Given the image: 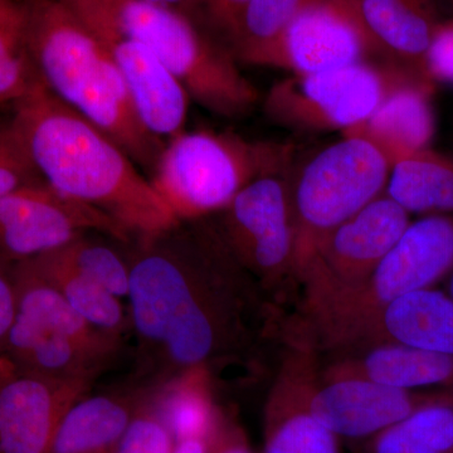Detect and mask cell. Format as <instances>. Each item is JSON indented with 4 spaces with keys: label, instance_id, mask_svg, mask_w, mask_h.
<instances>
[{
    "label": "cell",
    "instance_id": "14",
    "mask_svg": "<svg viewBox=\"0 0 453 453\" xmlns=\"http://www.w3.org/2000/svg\"><path fill=\"white\" fill-rule=\"evenodd\" d=\"M436 403L453 404V393L396 388L366 378H323L320 374L310 396L316 418L354 446L419 408Z\"/></svg>",
    "mask_w": 453,
    "mask_h": 453
},
{
    "label": "cell",
    "instance_id": "30",
    "mask_svg": "<svg viewBox=\"0 0 453 453\" xmlns=\"http://www.w3.org/2000/svg\"><path fill=\"white\" fill-rule=\"evenodd\" d=\"M428 79L437 82L453 83V17L438 27L426 57Z\"/></svg>",
    "mask_w": 453,
    "mask_h": 453
},
{
    "label": "cell",
    "instance_id": "3",
    "mask_svg": "<svg viewBox=\"0 0 453 453\" xmlns=\"http://www.w3.org/2000/svg\"><path fill=\"white\" fill-rule=\"evenodd\" d=\"M27 50L46 88L153 173L165 142L149 133L105 47L62 0H25Z\"/></svg>",
    "mask_w": 453,
    "mask_h": 453
},
{
    "label": "cell",
    "instance_id": "23",
    "mask_svg": "<svg viewBox=\"0 0 453 453\" xmlns=\"http://www.w3.org/2000/svg\"><path fill=\"white\" fill-rule=\"evenodd\" d=\"M356 453H453V404L419 408L357 445Z\"/></svg>",
    "mask_w": 453,
    "mask_h": 453
},
{
    "label": "cell",
    "instance_id": "27",
    "mask_svg": "<svg viewBox=\"0 0 453 453\" xmlns=\"http://www.w3.org/2000/svg\"><path fill=\"white\" fill-rule=\"evenodd\" d=\"M53 253L65 266L103 286L119 299L129 295V265L107 244L94 242L83 235Z\"/></svg>",
    "mask_w": 453,
    "mask_h": 453
},
{
    "label": "cell",
    "instance_id": "13",
    "mask_svg": "<svg viewBox=\"0 0 453 453\" xmlns=\"http://www.w3.org/2000/svg\"><path fill=\"white\" fill-rule=\"evenodd\" d=\"M366 61L386 62L354 0H305L275 43L250 65L303 74Z\"/></svg>",
    "mask_w": 453,
    "mask_h": 453
},
{
    "label": "cell",
    "instance_id": "35",
    "mask_svg": "<svg viewBox=\"0 0 453 453\" xmlns=\"http://www.w3.org/2000/svg\"><path fill=\"white\" fill-rule=\"evenodd\" d=\"M148 2L154 3V4L164 5V7L177 9L184 4H190L192 0H148Z\"/></svg>",
    "mask_w": 453,
    "mask_h": 453
},
{
    "label": "cell",
    "instance_id": "32",
    "mask_svg": "<svg viewBox=\"0 0 453 453\" xmlns=\"http://www.w3.org/2000/svg\"><path fill=\"white\" fill-rule=\"evenodd\" d=\"M16 312L17 295L13 276L0 268V353H4L5 342Z\"/></svg>",
    "mask_w": 453,
    "mask_h": 453
},
{
    "label": "cell",
    "instance_id": "20",
    "mask_svg": "<svg viewBox=\"0 0 453 453\" xmlns=\"http://www.w3.org/2000/svg\"><path fill=\"white\" fill-rule=\"evenodd\" d=\"M140 404L116 395L77 399L62 417L50 453H113Z\"/></svg>",
    "mask_w": 453,
    "mask_h": 453
},
{
    "label": "cell",
    "instance_id": "37",
    "mask_svg": "<svg viewBox=\"0 0 453 453\" xmlns=\"http://www.w3.org/2000/svg\"><path fill=\"white\" fill-rule=\"evenodd\" d=\"M445 2L447 3V4L449 5V7L452 8L453 11V0H445Z\"/></svg>",
    "mask_w": 453,
    "mask_h": 453
},
{
    "label": "cell",
    "instance_id": "16",
    "mask_svg": "<svg viewBox=\"0 0 453 453\" xmlns=\"http://www.w3.org/2000/svg\"><path fill=\"white\" fill-rule=\"evenodd\" d=\"M354 3L381 58L432 82L426 71V57L434 33L445 20L441 17L438 0Z\"/></svg>",
    "mask_w": 453,
    "mask_h": 453
},
{
    "label": "cell",
    "instance_id": "12",
    "mask_svg": "<svg viewBox=\"0 0 453 453\" xmlns=\"http://www.w3.org/2000/svg\"><path fill=\"white\" fill-rule=\"evenodd\" d=\"M88 232L127 242L129 235L103 211L62 195L44 181L0 199V257L25 262L64 249Z\"/></svg>",
    "mask_w": 453,
    "mask_h": 453
},
{
    "label": "cell",
    "instance_id": "10",
    "mask_svg": "<svg viewBox=\"0 0 453 453\" xmlns=\"http://www.w3.org/2000/svg\"><path fill=\"white\" fill-rule=\"evenodd\" d=\"M410 216L384 193L330 232L301 271L303 314L365 285L410 226Z\"/></svg>",
    "mask_w": 453,
    "mask_h": 453
},
{
    "label": "cell",
    "instance_id": "15",
    "mask_svg": "<svg viewBox=\"0 0 453 453\" xmlns=\"http://www.w3.org/2000/svg\"><path fill=\"white\" fill-rule=\"evenodd\" d=\"M88 383L41 377L0 362V453H50L62 417Z\"/></svg>",
    "mask_w": 453,
    "mask_h": 453
},
{
    "label": "cell",
    "instance_id": "9",
    "mask_svg": "<svg viewBox=\"0 0 453 453\" xmlns=\"http://www.w3.org/2000/svg\"><path fill=\"white\" fill-rule=\"evenodd\" d=\"M223 240L268 297L282 299L299 286L296 226L288 172L265 175L217 213Z\"/></svg>",
    "mask_w": 453,
    "mask_h": 453
},
{
    "label": "cell",
    "instance_id": "28",
    "mask_svg": "<svg viewBox=\"0 0 453 453\" xmlns=\"http://www.w3.org/2000/svg\"><path fill=\"white\" fill-rule=\"evenodd\" d=\"M175 441L151 405H140L113 453H173Z\"/></svg>",
    "mask_w": 453,
    "mask_h": 453
},
{
    "label": "cell",
    "instance_id": "7",
    "mask_svg": "<svg viewBox=\"0 0 453 453\" xmlns=\"http://www.w3.org/2000/svg\"><path fill=\"white\" fill-rule=\"evenodd\" d=\"M390 169L392 163L377 146L342 134L290 174L297 281L324 238L386 193Z\"/></svg>",
    "mask_w": 453,
    "mask_h": 453
},
{
    "label": "cell",
    "instance_id": "26",
    "mask_svg": "<svg viewBox=\"0 0 453 453\" xmlns=\"http://www.w3.org/2000/svg\"><path fill=\"white\" fill-rule=\"evenodd\" d=\"M305 0H249L226 40L238 62L250 65L275 43Z\"/></svg>",
    "mask_w": 453,
    "mask_h": 453
},
{
    "label": "cell",
    "instance_id": "25",
    "mask_svg": "<svg viewBox=\"0 0 453 453\" xmlns=\"http://www.w3.org/2000/svg\"><path fill=\"white\" fill-rule=\"evenodd\" d=\"M26 37L25 0H0V106L25 96L37 77Z\"/></svg>",
    "mask_w": 453,
    "mask_h": 453
},
{
    "label": "cell",
    "instance_id": "36",
    "mask_svg": "<svg viewBox=\"0 0 453 453\" xmlns=\"http://www.w3.org/2000/svg\"><path fill=\"white\" fill-rule=\"evenodd\" d=\"M447 288H449V292H447V294H449V296H451V299L453 300V270L451 271V273H449Z\"/></svg>",
    "mask_w": 453,
    "mask_h": 453
},
{
    "label": "cell",
    "instance_id": "1",
    "mask_svg": "<svg viewBox=\"0 0 453 453\" xmlns=\"http://www.w3.org/2000/svg\"><path fill=\"white\" fill-rule=\"evenodd\" d=\"M130 258L131 319L172 378L255 359L276 338L267 295L234 257L216 220H186L138 240Z\"/></svg>",
    "mask_w": 453,
    "mask_h": 453
},
{
    "label": "cell",
    "instance_id": "6",
    "mask_svg": "<svg viewBox=\"0 0 453 453\" xmlns=\"http://www.w3.org/2000/svg\"><path fill=\"white\" fill-rule=\"evenodd\" d=\"M453 270V213L411 222L371 279L301 318L320 354L353 347L363 330L398 297L434 288Z\"/></svg>",
    "mask_w": 453,
    "mask_h": 453
},
{
    "label": "cell",
    "instance_id": "22",
    "mask_svg": "<svg viewBox=\"0 0 453 453\" xmlns=\"http://www.w3.org/2000/svg\"><path fill=\"white\" fill-rule=\"evenodd\" d=\"M211 374L193 369L175 375L151 403L175 443L186 440L211 441L223 417L211 396Z\"/></svg>",
    "mask_w": 453,
    "mask_h": 453
},
{
    "label": "cell",
    "instance_id": "31",
    "mask_svg": "<svg viewBox=\"0 0 453 453\" xmlns=\"http://www.w3.org/2000/svg\"><path fill=\"white\" fill-rule=\"evenodd\" d=\"M247 2L249 0H192L190 4L203 9L211 25L222 33L226 43Z\"/></svg>",
    "mask_w": 453,
    "mask_h": 453
},
{
    "label": "cell",
    "instance_id": "24",
    "mask_svg": "<svg viewBox=\"0 0 453 453\" xmlns=\"http://www.w3.org/2000/svg\"><path fill=\"white\" fill-rule=\"evenodd\" d=\"M25 262L38 275L52 283L92 326L111 336L120 332L124 325V310L119 297L111 292L74 273L53 252Z\"/></svg>",
    "mask_w": 453,
    "mask_h": 453
},
{
    "label": "cell",
    "instance_id": "33",
    "mask_svg": "<svg viewBox=\"0 0 453 453\" xmlns=\"http://www.w3.org/2000/svg\"><path fill=\"white\" fill-rule=\"evenodd\" d=\"M210 453H255L240 426L223 418L222 425L213 437Z\"/></svg>",
    "mask_w": 453,
    "mask_h": 453
},
{
    "label": "cell",
    "instance_id": "2",
    "mask_svg": "<svg viewBox=\"0 0 453 453\" xmlns=\"http://www.w3.org/2000/svg\"><path fill=\"white\" fill-rule=\"evenodd\" d=\"M13 107L12 129L42 181L103 211L130 240L153 237L178 225L124 149L56 97L40 76Z\"/></svg>",
    "mask_w": 453,
    "mask_h": 453
},
{
    "label": "cell",
    "instance_id": "34",
    "mask_svg": "<svg viewBox=\"0 0 453 453\" xmlns=\"http://www.w3.org/2000/svg\"><path fill=\"white\" fill-rule=\"evenodd\" d=\"M211 441L207 440H186L175 443L173 453H210Z\"/></svg>",
    "mask_w": 453,
    "mask_h": 453
},
{
    "label": "cell",
    "instance_id": "19",
    "mask_svg": "<svg viewBox=\"0 0 453 453\" xmlns=\"http://www.w3.org/2000/svg\"><path fill=\"white\" fill-rule=\"evenodd\" d=\"M434 85L408 79L384 97L362 125L342 134H354L371 142L390 163L431 148L436 131L432 94Z\"/></svg>",
    "mask_w": 453,
    "mask_h": 453
},
{
    "label": "cell",
    "instance_id": "18",
    "mask_svg": "<svg viewBox=\"0 0 453 453\" xmlns=\"http://www.w3.org/2000/svg\"><path fill=\"white\" fill-rule=\"evenodd\" d=\"M378 344L403 345L453 356L451 296L429 288L398 297L383 309L363 330L353 347L345 351Z\"/></svg>",
    "mask_w": 453,
    "mask_h": 453
},
{
    "label": "cell",
    "instance_id": "17",
    "mask_svg": "<svg viewBox=\"0 0 453 453\" xmlns=\"http://www.w3.org/2000/svg\"><path fill=\"white\" fill-rule=\"evenodd\" d=\"M323 378H366L410 390L453 393V356L395 344H378L330 356Z\"/></svg>",
    "mask_w": 453,
    "mask_h": 453
},
{
    "label": "cell",
    "instance_id": "29",
    "mask_svg": "<svg viewBox=\"0 0 453 453\" xmlns=\"http://www.w3.org/2000/svg\"><path fill=\"white\" fill-rule=\"evenodd\" d=\"M35 169L11 124L0 129V199L27 184L37 183Z\"/></svg>",
    "mask_w": 453,
    "mask_h": 453
},
{
    "label": "cell",
    "instance_id": "8",
    "mask_svg": "<svg viewBox=\"0 0 453 453\" xmlns=\"http://www.w3.org/2000/svg\"><path fill=\"white\" fill-rule=\"evenodd\" d=\"M413 77L421 79L383 61L291 74L270 88L264 109L271 121L290 129L347 133L362 125L395 86Z\"/></svg>",
    "mask_w": 453,
    "mask_h": 453
},
{
    "label": "cell",
    "instance_id": "21",
    "mask_svg": "<svg viewBox=\"0 0 453 453\" xmlns=\"http://www.w3.org/2000/svg\"><path fill=\"white\" fill-rule=\"evenodd\" d=\"M386 195L408 213H453V155L426 149L396 160Z\"/></svg>",
    "mask_w": 453,
    "mask_h": 453
},
{
    "label": "cell",
    "instance_id": "11",
    "mask_svg": "<svg viewBox=\"0 0 453 453\" xmlns=\"http://www.w3.org/2000/svg\"><path fill=\"white\" fill-rule=\"evenodd\" d=\"M275 380L264 413L262 453H342V440L316 418L310 405L320 374V351L303 319L285 324Z\"/></svg>",
    "mask_w": 453,
    "mask_h": 453
},
{
    "label": "cell",
    "instance_id": "4",
    "mask_svg": "<svg viewBox=\"0 0 453 453\" xmlns=\"http://www.w3.org/2000/svg\"><path fill=\"white\" fill-rule=\"evenodd\" d=\"M95 37L121 35L150 50L189 97L225 118L247 115L258 91L226 46L208 40L177 9L148 0H62Z\"/></svg>",
    "mask_w": 453,
    "mask_h": 453
},
{
    "label": "cell",
    "instance_id": "5",
    "mask_svg": "<svg viewBox=\"0 0 453 453\" xmlns=\"http://www.w3.org/2000/svg\"><path fill=\"white\" fill-rule=\"evenodd\" d=\"M295 153L288 142L181 131L164 146L149 179L179 222L207 219L256 179L288 172Z\"/></svg>",
    "mask_w": 453,
    "mask_h": 453
}]
</instances>
